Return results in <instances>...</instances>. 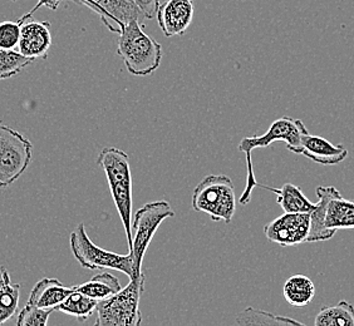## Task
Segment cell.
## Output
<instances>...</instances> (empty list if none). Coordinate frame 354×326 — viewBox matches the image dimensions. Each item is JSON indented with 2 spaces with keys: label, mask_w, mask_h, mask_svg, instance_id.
Listing matches in <instances>:
<instances>
[{
  "label": "cell",
  "mask_w": 354,
  "mask_h": 326,
  "mask_svg": "<svg viewBox=\"0 0 354 326\" xmlns=\"http://www.w3.org/2000/svg\"><path fill=\"white\" fill-rule=\"evenodd\" d=\"M21 24L17 21L0 23V49H15L19 46Z\"/></svg>",
  "instance_id": "cell-25"
},
{
  "label": "cell",
  "mask_w": 354,
  "mask_h": 326,
  "mask_svg": "<svg viewBox=\"0 0 354 326\" xmlns=\"http://www.w3.org/2000/svg\"><path fill=\"white\" fill-rule=\"evenodd\" d=\"M55 310L52 309H41L35 305L27 304L21 309L17 319L18 326H46L50 314Z\"/></svg>",
  "instance_id": "cell-24"
},
{
  "label": "cell",
  "mask_w": 354,
  "mask_h": 326,
  "mask_svg": "<svg viewBox=\"0 0 354 326\" xmlns=\"http://www.w3.org/2000/svg\"><path fill=\"white\" fill-rule=\"evenodd\" d=\"M145 289V274L130 279L129 285L109 299L98 301L97 326H138L142 324L140 300Z\"/></svg>",
  "instance_id": "cell-6"
},
{
  "label": "cell",
  "mask_w": 354,
  "mask_h": 326,
  "mask_svg": "<svg viewBox=\"0 0 354 326\" xmlns=\"http://www.w3.org/2000/svg\"><path fill=\"white\" fill-rule=\"evenodd\" d=\"M175 218V211L171 209L170 202L167 201L150 202L137 211L132 221V230H135V235L132 236L133 242L130 251L133 258V279L142 275L145 253L147 251L158 227L166 218Z\"/></svg>",
  "instance_id": "cell-8"
},
{
  "label": "cell",
  "mask_w": 354,
  "mask_h": 326,
  "mask_svg": "<svg viewBox=\"0 0 354 326\" xmlns=\"http://www.w3.org/2000/svg\"><path fill=\"white\" fill-rule=\"evenodd\" d=\"M75 289L77 291L84 294L86 296H89L97 301H102L117 294L122 287L116 276L109 272H102L98 274L97 276H93L87 282L75 286Z\"/></svg>",
  "instance_id": "cell-19"
},
{
  "label": "cell",
  "mask_w": 354,
  "mask_h": 326,
  "mask_svg": "<svg viewBox=\"0 0 354 326\" xmlns=\"http://www.w3.org/2000/svg\"><path fill=\"white\" fill-rule=\"evenodd\" d=\"M117 55L124 61L131 75H150L158 69L162 59V47L145 33L138 21H131L123 27L117 43Z\"/></svg>",
  "instance_id": "cell-4"
},
{
  "label": "cell",
  "mask_w": 354,
  "mask_h": 326,
  "mask_svg": "<svg viewBox=\"0 0 354 326\" xmlns=\"http://www.w3.org/2000/svg\"><path fill=\"white\" fill-rule=\"evenodd\" d=\"M73 290L75 286L68 287L63 285L59 280L46 278L38 281L32 289L28 304L41 309L57 310V307L68 298L69 294H72Z\"/></svg>",
  "instance_id": "cell-15"
},
{
  "label": "cell",
  "mask_w": 354,
  "mask_h": 326,
  "mask_svg": "<svg viewBox=\"0 0 354 326\" xmlns=\"http://www.w3.org/2000/svg\"><path fill=\"white\" fill-rule=\"evenodd\" d=\"M33 144L15 129L0 123V189H7L27 171Z\"/></svg>",
  "instance_id": "cell-9"
},
{
  "label": "cell",
  "mask_w": 354,
  "mask_h": 326,
  "mask_svg": "<svg viewBox=\"0 0 354 326\" xmlns=\"http://www.w3.org/2000/svg\"><path fill=\"white\" fill-rule=\"evenodd\" d=\"M192 209L209 215L212 221L230 224L236 211V196L232 178L225 175L205 177L192 193Z\"/></svg>",
  "instance_id": "cell-5"
},
{
  "label": "cell",
  "mask_w": 354,
  "mask_h": 326,
  "mask_svg": "<svg viewBox=\"0 0 354 326\" xmlns=\"http://www.w3.org/2000/svg\"><path fill=\"white\" fill-rule=\"evenodd\" d=\"M297 153L324 166L338 164L343 162L348 156L347 148L343 144H333L326 138L313 136L309 132L301 138Z\"/></svg>",
  "instance_id": "cell-14"
},
{
  "label": "cell",
  "mask_w": 354,
  "mask_h": 326,
  "mask_svg": "<svg viewBox=\"0 0 354 326\" xmlns=\"http://www.w3.org/2000/svg\"><path fill=\"white\" fill-rule=\"evenodd\" d=\"M92 9L101 17L104 26L112 33L120 35L131 21H138L143 26L146 21L135 0H73Z\"/></svg>",
  "instance_id": "cell-10"
},
{
  "label": "cell",
  "mask_w": 354,
  "mask_h": 326,
  "mask_svg": "<svg viewBox=\"0 0 354 326\" xmlns=\"http://www.w3.org/2000/svg\"><path fill=\"white\" fill-rule=\"evenodd\" d=\"M21 285L13 284L9 271L0 267V325L12 319L19 306Z\"/></svg>",
  "instance_id": "cell-17"
},
{
  "label": "cell",
  "mask_w": 354,
  "mask_h": 326,
  "mask_svg": "<svg viewBox=\"0 0 354 326\" xmlns=\"http://www.w3.org/2000/svg\"><path fill=\"white\" fill-rule=\"evenodd\" d=\"M283 292L289 305L304 307L313 301L315 286L306 275H293L286 280Z\"/></svg>",
  "instance_id": "cell-18"
},
{
  "label": "cell",
  "mask_w": 354,
  "mask_h": 326,
  "mask_svg": "<svg viewBox=\"0 0 354 326\" xmlns=\"http://www.w3.org/2000/svg\"><path fill=\"white\" fill-rule=\"evenodd\" d=\"M309 230L310 213L284 212V215L266 224L264 233L269 241L286 247L306 244Z\"/></svg>",
  "instance_id": "cell-11"
},
{
  "label": "cell",
  "mask_w": 354,
  "mask_h": 326,
  "mask_svg": "<svg viewBox=\"0 0 354 326\" xmlns=\"http://www.w3.org/2000/svg\"><path fill=\"white\" fill-rule=\"evenodd\" d=\"M35 59L28 58L15 49H0V81L19 75Z\"/></svg>",
  "instance_id": "cell-23"
},
{
  "label": "cell",
  "mask_w": 354,
  "mask_h": 326,
  "mask_svg": "<svg viewBox=\"0 0 354 326\" xmlns=\"http://www.w3.org/2000/svg\"><path fill=\"white\" fill-rule=\"evenodd\" d=\"M97 164L104 171L109 190L122 220L129 249H132V175L130 157L117 147H106L97 157Z\"/></svg>",
  "instance_id": "cell-3"
},
{
  "label": "cell",
  "mask_w": 354,
  "mask_h": 326,
  "mask_svg": "<svg viewBox=\"0 0 354 326\" xmlns=\"http://www.w3.org/2000/svg\"><path fill=\"white\" fill-rule=\"evenodd\" d=\"M63 1H64V0H38L37 6H35L29 13L35 14L38 9H41V8L43 7L48 8V9H50V10H57Z\"/></svg>",
  "instance_id": "cell-27"
},
{
  "label": "cell",
  "mask_w": 354,
  "mask_h": 326,
  "mask_svg": "<svg viewBox=\"0 0 354 326\" xmlns=\"http://www.w3.org/2000/svg\"><path fill=\"white\" fill-rule=\"evenodd\" d=\"M318 202L310 212L307 242H320L333 238L338 230L354 229V200L343 198L332 186H319Z\"/></svg>",
  "instance_id": "cell-1"
},
{
  "label": "cell",
  "mask_w": 354,
  "mask_h": 326,
  "mask_svg": "<svg viewBox=\"0 0 354 326\" xmlns=\"http://www.w3.org/2000/svg\"><path fill=\"white\" fill-rule=\"evenodd\" d=\"M21 24V39L18 50L32 59L47 58L52 46V33L49 21H35L33 14H24L18 19Z\"/></svg>",
  "instance_id": "cell-12"
},
{
  "label": "cell",
  "mask_w": 354,
  "mask_h": 326,
  "mask_svg": "<svg viewBox=\"0 0 354 326\" xmlns=\"http://www.w3.org/2000/svg\"><path fill=\"white\" fill-rule=\"evenodd\" d=\"M194 14L192 0H167L157 10V23L169 38L183 35L190 27Z\"/></svg>",
  "instance_id": "cell-13"
},
{
  "label": "cell",
  "mask_w": 354,
  "mask_h": 326,
  "mask_svg": "<svg viewBox=\"0 0 354 326\" xmlns=\"http://www.w3.org/2000/svg\"><path fill=\"white\" fill-rule=\"evenodd\" d=\"M97 305H98L97 300L86 296L84 294L77 291L75 289L72 294H69L68 298L57 307V310L71 316H75L80 321H84L95 313Z\"/></svg>",
  "instance_id": "cell-21"
},
{
  "label": "cell",
  "mask_w": 354,
  "mask_h": 326,
  "mask_svg": "<svg viewBox=\"0 0 354 326\" xmlns=\"http://www.w3.org/2000/svg\"><path fill=\"white\" fill-rule=\"evenodd\" d=\"M71 250L75 260L84 269H109L115 271L123 272L130 279H133V258L132 255H118L116 252L103 250L89 238L84 229V224H80L69 238Z\"/></svg>",
  "instance_id": "cell-7"
},
{
  "label": "cell",
  "mask_w": 354,
  "mask_h": 326,
  "mask_svg": "<svg viewBox=\"0 0 354 326\" xmlns=\"http://www.w3.org/2000/svg\"><path fill=\"white\" fill-rule=\"evenodd\" d=\"M315 326H354V305L341 301L337 305L324 306L314 320Z\"/></svg>",
  "instance_id": "cell-20"
},
{
  "label": "cell",
  "mask_w": 354,
  "mask_h": 326,
  "mask_svg": "<svg viewBox=\"0 0 354 326\" xmlns=\"http://www.w3.org/2000/svg\"><path fill=\"white\" fill-rule=\"evenodd\" d=\"M263 189L272 191L277 195V204L281 210L289 213H310L315 204L308 200L298 186L293 184H283L281 189H272L269 186H261Z\"/></svg>",
  "instance_id": "cell-16"
},
{
  "label": "cell",
  "mask_w": 354,
  "mask_h": 326,
  "mask_svg": "<svg viewBox=\"0 0 354 326\" xmlns=\"http://www.w3.org/2000/svg\"><path fill=\"white\" fill-rule=\"evenodd\" d=\"M236 324L239 325H303L297 320L277 316L263 310H257L254 307H248L244 311L239 314Z\"/></svg>",
  "instance_id": "cell-22"
},
{
  "label": "cell",
  "mask_w": 354,
  "mask_h": 326,
  "mask_svg": "<svg viewBox=\"0 0 354 326\" xmlns=\"http://www.w3.org/2000/svg\"><path fill=\"white\" fill-rule=\"evenodd\" d=\"M146 19H153L160 8V0H135Z\"/></svg>",
  "instance_id": "cell-26"
},
{
  "label": "cell",
  "mask_w": 354,
  "mask_h": 326,
  "mask_svg": "<svg viewBox=\"0 0 354 326\" xmlns=\"http://www.w3.org/2000/svg\"><path fill=\"white\" fill-rule=\"evenodd\" d=\"M308 129L303 121L294 119L290 117H281L279 119L274 121L270 124L269 129L264 135L257 137H245L239 143L238 148L240 152L245 153L246 167H248V177H246L245 190L243 191L239 202L243 206L249 204L252 201V190L255 187H261L258 184L255 175H254V167H252V151L258 148H266L272 146V143L284 142L286 148L297 153L299 148L301 138L307 135Z\"/></svg>",
  "instance_id": "cell-2"
}]
</instances>
